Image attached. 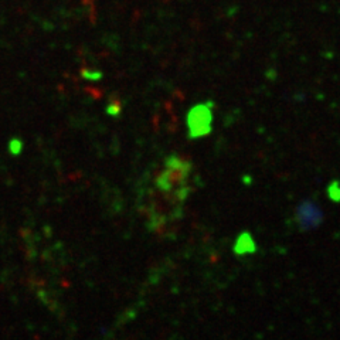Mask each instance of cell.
I'll return each mask as SVG.
<instances>
[{
	"label": "cell",
	"mask_w": 340,
	"mask_h": 340,
	"mask_svg": "<svg viewBox=\"0 0 340 340\" xmlns=\"http://www.w3.org/2000/svg\"><path fill=\"white\" fill-rule=\"evenodd\" d=\"M211 121H213L211 111L208 110L206 105H197L189 113L187 123H189L190 135L193 138L207 135L211 129Z\"/></svg>",
	"instance_id": "1"
},
{
	"label": "cell",
	"mask_w": 340,
	"mask_h": 340,
	"mask_svg": "<svg viewBox=\"0 0 340 340\" xmlns=\"http://www.w3.org/2000/svg\"><path fill=\"white\" fill-rule=\"evenodd\" d=\"M255 244L253 237L250 234H241L235 244V253L240 255L247 254V253H254Z\"/></svg>",
	"instance_id": "2"
}]
</instances>
